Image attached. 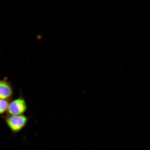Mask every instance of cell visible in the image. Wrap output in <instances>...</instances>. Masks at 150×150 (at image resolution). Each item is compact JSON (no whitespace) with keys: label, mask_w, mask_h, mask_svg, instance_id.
Returning a JSON list of instances; mask_svg holds the SVG:
<instances>
[{"label":"cell","mask_w":150,"mask_h":150,"mask_svg":"<svg viewBox=\"0 0 150 150\" xmlns=\"http://www.w3.org/2000/svg\"><path fill=\"white\" fill-rule=\"evenodd\" d=\"M4 120L9 128L14 134H16L25 127L28 122V118L23 115H7L4 117Z\"/></svg>","instance_id":"cell-1"},{"label":"cell","mask_w":150,"mask_h":150,"mask_svg":"<svg viewBox=\"0 0 150 150\" xmlns=\"http://www.w3.org/2000/svg\"><path fill=\"white\" fill-rule=\"evenodd\" d=\"M27 108L25 99L23 97H20L9 103L7 113L8 115H23Z\"/></svg>","instance_id":"cell-2"},{"label":"cell","mask_w":150,"mask_h":150,"mask_svg":"<svg viewBox=\"0 0 150 150\" xmlns=\"http://www.w3.org/2000/svg\"><path fill=\"white\" fill-rule=\"evenodd\" d=\"M13 90L12 84L6 79L0 80V99L7 101L12 98Z\"/></svg>","instance_id":"cell-3"},{"label":"cell","mask_w":150,"mask_h":150,"mask_svg":"<svg viewBox=\"0 0 150 150\" xmlns=\"http://www.w3.org/2000/svg\"><path fill=\"white\" fill-rule=\"evenodd\" d=\"M9 102L4 99H0V115L7 112L8 109Z\"/></svg>","instance_id":"cell-4"}]
</instances>
